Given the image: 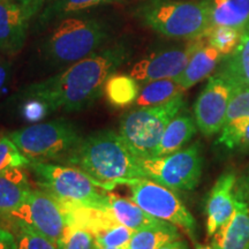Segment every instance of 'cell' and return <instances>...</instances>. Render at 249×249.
Returning <instances> with one entry per match:
<instances>
[{
	"label": "cell",
	"instance_id": "2",
	"mask_svg": "<svg viewBox=\"0 0 249 249\" xmlns=\"http://www.w3.org/2000/svg\"><path fill=\"white\" fill-rule=\"evenodd\" d=\"M62 164L79 167L99 182L124 185L128 180L143 178L139 157L120 134L99 130L82 138L79 145Z\"/></svg>",
	"mask_w": 249,
	"mask_h": 249
},
{
	"label": "cell",
	"instance_id": "5",
	"mask_svg": "<svg viewBox=\"0 0 249 249\" xmlns=\"http://www.w3.org/2000/svg\"><path fill=\"white\" fill-rule=\"evenodd\" d=\"M27 167L40 189L58 201L105 209L112 187L91 178L79 167L50 161L30 163Z\"/></svg>",
	"mask_w": 249,
	"mask_h": 249
},
{
	"label": "cell",
	"instance_id": "39",
	"mask_svg": "<svg viewBox=\"0 0 249 249\" xmlns=\"http://www.w3.org/2000/svg\"><path fill=\"white\" fill-rule=\"evenodd\" d=\"M195 249H216L213 247V245H196Z\"/></svg>",
	"mask_w": 249,
	"mask_h": 249
},
{
	"label": "cell",
	"instance_id": "10",
	"mask_svg": "<svg viewBox=\"0 0 249 249\" xmlns=\"http://www.w3.org/2000/svg\"><path fill=\"white\" fill-rule=\"evenodd\" d=\"M4 218L11 224L21 223L33 227L58 248L68 226L60 202L43 189H31L22 204Z\"/></svg>",
	"mask_w": 249,
	"mask_h": 249
},
{
	"label": "cell",
	"instance_id": "15",
	"mask_svg": "<svg viewBox=\"0 0 249 249\" xmlns=\"http://www.w3.org/2000/svg\"><path fill=\"white\" fill-rule=\"evenodd\" d=\"M213 245L216 249H249V203L236 189L232 217L213 235Z\"/></svg>",
	"mask_w": 249,
	"mask_h": 249
},
{
	"label": "cell",
	"instance_id": "25",
	"mask_svg": "<svg viewBox=\"0 0 249 249\" xmlns=\"http://www.w3.org/2000/svg\"><path fill=\"white\" fill-rule=\"evenodd\" d=\"M242 85L249 87V24L242 31L241 40L222 66Z\"/></svg>",
	"mask_w": 249,
	"mask_h": 249
},
{
	"label": "cell",
	"instance_id": "20",
	"mask_svg": "<svg viewBox=\"0 0 249 249\" xmlns=\"http://www.w3.org/2000/svg\"><path fill=\"white\" fill-rule=\"evenodd\" d=\"M120 1L124 0H53L35 18L36 22L34 27L36 30L44 29L52 22H58L62 18L80 14L86 9Z\"/></svg>",
	"mask_w": 249,
	"mask_h": 249
},
{
	"label": "cell",
	"instance_id": "19",
	"mask_svg": "<svg viewBox=\"0 0 249 249\" xmlns=\"http://www.w3.org/2000/svg\"><path fill=\"white\" fill-rule=\"evenodd\" d=\"M223 55L213 46L204 43L197 51L193 54L185 70L179 76L176 77L182 89L188 90L213 73L217 64Z\"/></svg>",
	"mask_w": 249,
	"mask_h": 249
},
{
	"label": "cell",
	"instance_id": "9",
	"mask_svg": "<svg viewBox=\"0 0 249 249\" xmlns=\"http://www.w3.org/2000/svg\"><path fill=\"white\" fill-rule=\"evenodd\" d=\"M130 200L157 219L174 224L196 241L197 223L172 189L147 178L128 180Z\"/></svg>",
	"mask_w": 249,
	"mask_h": 249
},
{
	"label": "cell",
	"instance_id": "33",
	"mask_svg": "<svg viewBox=\"0 0 249 249\" xmlns=\"http://www.w3.org/2000/svg\"><path fill=\"white\" fill-rule=\"evenodd\" d=\"M26 102L23 103L21 112L24 120L28 123H39L48 116L50 112L48 105L44 102L36 98H24Z\"/></svg>",
	"mask_w": 249,
	"mask_h": 249
},
{
	"label": "cell",
	"instance_id": "13",
	"mask_svg": "<svg viewBox=\"0 0 249 249\" xmlns=\"http://www.w3.org/2000/svg\"><path fill=\"white\" fill-rule=\"evenodd\" d=\"M31 20L17 0H0V52L18 53L26 44Z\"/></svg>",
	"mask_w": 249,
	"mask_h": 249
},
{
	"label": "cell",
	"instance_id": "16",
	"mask_svg": "<svg viewBox=\"0 0 249 249\" xmlns=\"http://www.w3.org/2000/svg\"><path fill=\"white\" fill-rule=\"evenodd\" d=\"M24 167H9L0 172V216L18 209L31 192Z\"/></svg>",
	"mask_w": 249,
	"mask_h": 249
},
{
	"label": "cell",
	"instance_id": "11",
	"mask_svg": "<svg viewBox=\"0 0 249 249\" xmlns=\"http://www.w3.org/2000/svg\"><path fill=\"white\" fill-rule=\"evenodd\" d=\"M239 81L222 70L209 77L194 104V119L200 132L207 138L216 135L225 124L233 90Z\"/></svg>",
	"mask_w": 249,
	"mask_h": 249
},
{
	"label": "cell",
	"instance_id": "12",
	"mask_svg": "<svg viewBox=\"0 0 249 249\" xmlns=\"http://www.w3.org/2000/svg\"><path fill=\"white\" fill-rule=\"evenodd\" d=\"M207 43V38L200 37L188 40L186 45L156 51L136 62L130 68L129 75L139 82H151L156 80L176 79L182 73L193 54Z\"/></svg>",
	"mask_w": 249,
	"mask_h": 249
},
{
	"label": "cell",
	"instance_id": "35",
	"mask_svg": "<svg viewBox=\"0 0 249 249\" xmlns=\"http://www.w3.org/2000/svg\"><path fill=\"white\" fill-rule=\"evenodd\" d=\"M0 249H18L13 232L0 227Z\"/></svg>",
	"mask_w": 249,
	"mask_h": 249
},
{
	"label": "cell",
	"instance_id": "22",
	"mask_svg": "<svg viewBox=\"0 0 249 249\" xmlns=\"http://www.w3.org/2000/svg\"><path fill=\"white\" fill-rule=\"evenodd\" d=\"M180 239L178 226L161 222L150 227L134 231L129 244L124 249H160L171 241Z\"/></svg>",
	"mask_w": 249,
	"mask_h": 249
},
{
	"label": "cell",
	"instance_id": "21",
	"mask_svg": "<svg viewBox=\"0 0 249 249\" xmlns=\"http://www.w3.org/2000/svg\"><path fill=\"white\" fill-rule=\"evenodd\" d=\"M249 24V0H211V27L244 30Z\"/></svg>",
	"mask_w": 249,
	"mask_h": 249
},
{
	"label": "cell",
	"instance_id": "17",
	"mask_svg": "<svg viewBox=\"0 0 249 249\" xmlns=\"http://www.w3.org/2000/svg\"><path fill=\"white\" fill-rule=\"evenodd\" d=\"M105 211L111 214V217L118 224L128 227L132 231L150 227L160 224L164 220L157 219L151 214L145 213L135 202L127 198H121L119 196L108 193L107 202L105 205Z\"/></svg>",
	"mask_w": 249,
	"mask_h": 249
},
{
	"label": "cell",
	"instance_id": "26",
	"mask_svg": "<svg viewBox=\"0 0 249 249\" xmlns=\"http://www.w3.org/2000/svg\"><path fill=\"white\" fill-rule=\"evenodd\" d=\"M217 143L230 150L249 148V118H239L224 124Z\"/></svg>",
	"mask_w": 249,
	"mask_h": 249
},
{
	"label": "cell",
	"instance_id": "18",
	"mask_svg": "<svg viewBox=\"0 0 249 249\" xmlns=\"http://www.w3.org/2000/svg\"><path fill=\"white\" fill-rule=\"evenodd\" d=\"M196 132H197V126L194 118L186 112H179L167 124L160 144L154 152V157L181 150L194 138Z\"/></svg>",
	"mask_w": 249,
	"mask_h": 249
},
{
	"label": "cell",
	"instance_id": "32",
	"mask_svg": "<svg viewBox=\"0 0 249 249\" xmlns=\"http://www.w3.org/2000/svg\"><path fill=\"white\" fill-rule=\"evenodd\" d=\"M29 160L21 154L17 145L7 138L0 139V172L9 167H27Z\"/></svg>",
	"mask_w": 249,
	"mask_h": 249
},
{
	"label": "cell",
	"instance_id": "31",
	"mask_svg": "<svg viewBox=\"0 0 249 249\" xmlns=\"http://www.w3.org/2000/svg\"><path fill=\"white\" fill-rule=\"evenodd\" d=\"M239 118H249V87L240 82L233 90L225 124Z\"/></svg>",
	"mask_w": 249,
	"mask_h": 249
},
{
	"label": "cell",
	"instance_id": "1",
	"mask_svg": "<svg viewBox=\"0 0 249 249\" xmlns=\"http://www.w3.org/2000/svg\"><path fill=\"white\" fill-rule=\"evenodd\" d=\"M130 54L128 42L120 39L70 65L57 75L27 87L22 97L44 102L50 112L86 110L104 93L108 77L128 61Z\"/></svg>",
	"mask_w": 249,
	"mask_h": 249
},
{
	"label": "cell",
	"instance_id": "40",
	"mask_svg": "<svg viewBox=\"0 0 249 249\" xmlns=\"http://www.w3.org/2000/svg\"><path fill=\"white\" fill-rule=\"evenodd\" d=\"M97 249H120V248H102V247H98Z\"/></svg>",
	"mask_w": 249,
	"mask_h": 249
},
{
	"label": "cell",
	"instance_id": "29",
	"mask_svg": "<svg viewBox=\"0 0 249 249\" xmlns=\"http://www.w3.org/2000/svg\"><path fill=\"white\" fill-rule=\"evenodd\" d=\"M18 249H59L53 242L33 227L17 223L12 224Z\"/></svg>",
	"mask_w": 249,
	"mask_h": 249
},
{
	"label": "cell",
	"instance_id": "36",
	"mask_svg": "<svg viewBox=\"0 0 249 249\" xmlns=\"http://www.w3.org/2000/svg\"><path fill=\"white\" fill-rule=\"evenodd\" d=\"M11 75V65L8 61L0 60V91L4 88Z\"/></svg>",
	"mask_w": 249,
	"mask_h": 249
},
{
	"label": "cell",
	"instance_id": "6",
	"mask_svg": "<svg viewBox=\"0 0 249 249\" xmlns=\"http://www.w3.org/2000/svg\"><path fill=\"white\" fill-rule=\"evenodd\" d=\"M7 138L30 164L50 160L64 163L83 136L70 120L55 119L17 129L7 134Z\"/></svg>",
	"mask_w": 249,
	"mask_h": 249
},
{
	"label": "cell",
	"instance_id": "37",
	"mask_svg": "<svg viewBox=\"0 0 249 249\" xmlns=\"http://www.w3.org/2000/svg\"><path fill=\"white\" fill-rule=\"evenodd\" d=\"M235 189L242 195V197L249 203V171L247 176L241 180V182L239 185L235 186Z\"/></svg>",
	"mask_w": 249,
	"mask_h": 249
},
{
	"label": "cell",
	"instance_id": "23",
	"mask_svg": "<svg viewBox=\"0 0 249 249\" xmlns=\"http://www.w3.org/2000/svg\"><path fill=\"white\" fill-rule=\"evenodd\" d=\"M141 91L139 81L129 74H117L108 77L104 87L107 102L114 107H126L135 103Z\"/></svg>",
	"mask_w": 249,
	"mask_h": 249
},
{
	"label": "cell",
	"instance_id": "38",
	"mask_svg": "<svg viewBox=\"0 0 249 249\" xmlns=\"http://www.w3.org/2000/svg\"><path fill=\"white\" fill-rule=\"evenodd\" d=\"M160 249H189V247L188 245H187V242L181 240V239H178V240L171 241L169 244L164 245L163 247Z\"/></svg>",
	"mask_w": 249,
	"mask_h": 249
},
{
	"label": "cell",
	"instance_id": "27",
	"mask_svg": "<svg viewBox=\"0 0 249 249\" xmlns=\"http://www.w3.org/2000/svg\"><path fill=\"white\" fill-rule=\"evenodd\" d=\"M242 31L231 27H211L205 35L208 44L213 46L223 57L234 51L241 40Z\"/></svg>",
	"mask_w": 249,
	"mask_h": 249
},
{
	"label": "cell",
	"instance_id": "30",
	"mask_svg": "<svg viewBox=\"0 0 249 249\" xmlns=\"http://www.w3.org/2000/svg\"><path fill=\"white\" fill-rule=\"evenodd\" d=\"M95 236L88 230L77 226H67L59 249H97Z\"/></svg>",
	"mask_w": 249,
	"mask_h": 249
},
{
	"label": "cell",
	"instance_id": "7",
	"mask_svg": "<svg viewBox=\"0 0 249 249\" xmlns=\"http://www.w3.org/2000/svg\"><path fill=\"white\" fill-rule=\"evenodd\" d=\"M186 107L183 95L155 107H138L120 123V135L139 158L154 157L167 124Z\"/></svg>",
	"mask_w": 249,
	"mask_h": 249
},
{
	"label": "cell",
	"instance_id": "4",
	"mask_svg": "<svg viewBox=\"0 0 249 249\" xmlns=\"http://www.w3.org/2000/svg\"><path fill=\"white\" fill-rule=\"evenodd\" d=\"M107 23L89 15L58 21L42 44V55L53 66H70L99 51L110 38Z\"/></svg>",
	"mask_w": 249,
	"mask_h": 249
},
{
	"label": "cell",
	"instance_id": "28",
	"mask_svg": "<svg viewBox=\"0 0 249 249\" xmlns=\"http://www.w3.org/2000/svg\"><path fill=\"white\" fill-rule=\"evenodd\" d=\"M133 233L134 231L128 227L114 223L99 230L93 236H95L96 244L98 247L124 249L129 244Z\"/></svg>",
	"mask_w": 249,
	"mask_h": 249
},
{
	"label": "cell",
	"instance_id": "8",
	"mask_svg": "<svg viewBox=\"0 0 249 249\" xmlns=\"http://www.w3.org/2000/svg\"><path fill=\"white\" fill-rule=\"evenodd\" d=\"M143 178L163 185L172 191H193L202 176L203 160L200 143L172 154L150 158H139Z\"/></svg>",
	"mask_w": 249,
	"mask_h": 249
},
{
	"label": "cell",
	"instance_id": "14",
	"mask_svg": "<svg viewBox=\"0 0 249 249\" xmlns=\"http://www.w3.org/2000/svg\"><path fill=\"white\" fill-rule=\"evenodd\" d=\"M236 176L232 171L223 173L211 189L207 205V234L213 236L225 225L234 211Z\"/></svg>",
	"mask_w": 249,
	"mask_h": 249
},
{
	"label": "cell",
	"instance_id": "3",
	"mask_svg": "<svg viewBox=\"0 0 249 249\" xmlns=\"http://www.w3.org/2000/svg\"><path fill=\"white\" fill-rule=\"evenodd\" d=\"M133 14L160 35L191 40L204 37L211 28V0H142Z\"/></svg>",
	"mask_w": 249,
	"mask_h": 249
},
{
	"label": "cell",
	"instance_id": "24",
	"mask_svg": "<svg viewBox=\"0 0 249 249\" xmlns=\"http://www.w3.org/2000/svg\"><path fill=\"white\" fill-rule=\"evenodd\" d=\"M183 92L185 90L176 79L151 81L145 83V86L141 88L139 97L134 104L138 107H155L170 102L171 99L183 95Z\"/></svg>",
	"mask_w": 249,
	"mask_h": 249
},
{
	"label": "cell",
	"instance_id": "34",
	"mask_svg": "<svg viewBox=\"0 0 249 249\" xmlns=\"http://www.w3.org/2000/svg\"><path fill=\"white\" fill-rule=\"evenodd\" d=\"M17 1L22 6L28 18L30 20H33V18H35L42 12V9L45 6H48L53 0H17Z\"/></svg>",
	"mask_w": 249,
	"mask_h": 249
}]
</instances>
